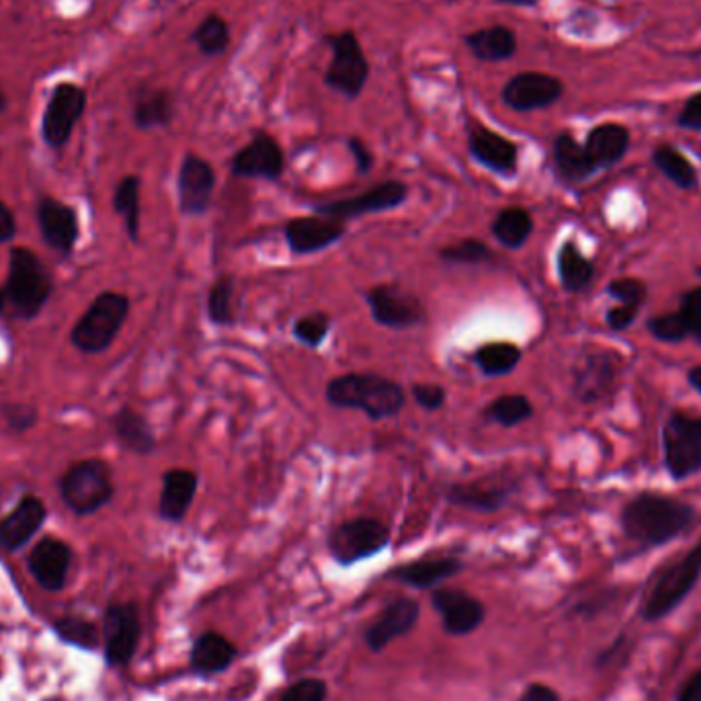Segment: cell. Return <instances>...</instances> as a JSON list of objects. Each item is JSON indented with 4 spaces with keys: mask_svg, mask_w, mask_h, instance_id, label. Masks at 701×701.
<instances>
[{
    "mask_svg": "<svg viewBox=\"0 0 701 701\" xmlns=\"http://www.w3.org/2000/svg\"><path fill=\"white\" fill-rule=\"evenodd\" d=\"M9 299H7V292L4 290H0V314L4 310V304H7Z\"/></svg>",
    "mask_w": 701,
    "mask_h": 701,
    "instance_id": "57",
    "label": "cell"
},
{
    "mask_svg": "<svg viewBox=\"0 0 701 701\" xmlns=\"http://www.w3.org/2000/svg\"><path fill=\"white\" fill-rule=\"evenodd\" d=\"M677 701H701V669L687 679Z\"/></svg>",
    "mask_w": 701,
    "mask_h": 701,
    "instance_id": "54",
    "label": "cell"
},
{
    "mask_svg": "<svg viewBox=\"0 0 701 701\" xmlns=\"http://www.w3.org/2000/svg\"><path fill=\"white\" fill-rule=\"evenodd\" d=\"M687 382H689V386L696 389V392H698L701 396V365H696V368H691V370H689V374H687Z\"/></svg>",
    "mask_w": 701,
    "mask_h": 701,
    "instance_id": "55",
    "label": "cell"
},
{
    "mask_svg": "<svg viewBox=\"0 0 701 701\" xmlns=\"http://www.w3.org/2000/svg\"><path fill=\"white\" fill-rule=\"evenodd\" d=\"M646 328H648L651 337L660 343H683L686 339H689L686 323L681 320V316L677 312H665V314L648 318Z\"/></svg>",
    "mask_w": 701,
    "mask_h": 701,
    "instance_id": "45",
    "label": "cell"
},
{
    "mask_svg": "<svg viewBox=\"0 0 701 701\" xmlns=\"http://www.w3.org/2000/svg\"><path fill=\"white\" fill-rule=\"evenodd\" d=\"M87 105V94L75 84H60L47 103L46 115H44V140L52 148L64 146L78 120L82 117V111Z\"/></svg>",
    "mask_w": 701,
    "mask_h": 701,
    "instance_id": "18",
    "label": "cell"
},
{
    "mask_svg": "<svg viewBox=\"0 0 701 701\" xmlns=\"http://www.w3.org/2000/svg\"><path fill=\"white\" fill-rule=\"evenodd\" d=\"M630 142L632 136L625 125L608 122V124L592 127L587 134L585 148H587V155L591 156L597 171H603V169L608 171L625 158L630 150Z\"/></svg>",
    "mask_w": 701,
    "mask_h": 701,
    "instance_id": "27",
    "label": "cell"
},
{
    "mask_svg": "<svg viewBox=\"0 0 701 701\" xmlns=\"http://www.w3.org/2000/svg\"><path fill=\"white\" fill-rule=\"evenodd\" d=\"M467 152L484 169L500 177H513L519 167V146L484 125L467 132Z\"/></svg>",
    "mask_w": 701,
    "mask_h": 701,
    "instance_id": "21",
    "label": "cell"
},
{
    "mask_svg": "<svg viewBox=\"0 0 701 701\" xmlns=\"http://www.w3.org/2000/svg\"><path fill=\"white\" fill-rule=\"evenodd\" d=\"M328 44L332 47V60L325 77L328 87L344 99H358L370 78V63L358 35L353 32L330 35Z\"/></svg>",
    "mask_w": 701,
    "mask_h": 701,
    "instance_id": "11",
    "label": "cell"
},
{
    "mask_svg": "<svg viewBox=\"0 0 701 701\" xmlns=\"http://www.w3.org/2000/svg\"><path fill=\"white\" fill-rule=\"evenodd\" d=\"M439 259L445 265L478 267L493 263L497 259V255L480 238H462V240L439 250Z\"/></svg>",
    "mask_w": 701,
    "mask_h": 701,
    "instance_id": "41",
    "label": "cell"
},
{
    "mask_svg": "<svg viewBox=\"0 0 701 701\" xmlns=\"http://www.w3.org/2000/svg\"><path fill=\"white\" fill-rule=\"evenodd\" d=\"M115 486L103 460H84L70 467L60 480V495L70 511L93 515L113 499Z\"/></svg>",
    "mask_w": 701,
    "mask_h": 701,
    "instance_id": "8",
    "label": "cell"
},
{
    "mask_svg": "<svg viewBox=\"0 0 701 701\" xmlns=\"http://www.w3.org/2000/svg\"><path fill=\"white\" fill-rule=\"evenodd\" d=\"M663 455L672 480L681 483L701 472V417L672 410L663 427Z\"/></svg>",
    "mask_w": 701,
    "mask_h": 701,
    "instance_id": "7",
    "label": "cell"
},
{
    "mask_svg": "<svg viewBox=\"0 0 701 701\" xmlns=\"http://www.w3.org/2000/svg\"><path fill=\"white\" fill-rule=\"evenodd\" d=\"M327 683L320 679H304L285 691L281 701H325Z\"/></svg>",
    "mask_w": 701,
    "mask_h": 701,
    "instance_id": "49",
    "label": "cell"
},
{
    "mask_svg": "<svg viewBox=\"0 0 701 701\" xmlns=\"http://www.w3.org/2000/svg\"><path fill=\"white\" fill-rule=\"evenodd\" d=\"M564 84L558 77L545 72L515 75L502 89V103L517 113L547 110L561 101Z\"/></svg>",
    "mask_w": 701,
    "mask_h": 701,
    "instance_id": "17",
    "label": "cell"
},
{
    "mask_svg": "<svg viewBox=\"0 0 701 701\" xmlns=\"http://www.w3.org/2000/svg\"><path fill=\"white\" fill-rule=\"evenodd\" d=\"M410 396L427 412H437L441 410L448 403V389L441 384H431V382H417L410 386Z\"/></svg>",
    "mask_w": 701,
    "mask_h": 701,
    "instance_id": "47",
    "label": "cell"
},
{
    "mask_svg": "<svg viewBox=\"0 0 701 701\" xmlns=\"http://www.w3.org/2000/svg\"><path fill=\"white\" fill-rule=\"evenodd\" d=\"M113 207L124 218L125 233L138 242L140 236V179L129 174L115 189Z\"/></svg>",
    "mask_w": 701,
    "mask_h": 701,
    "instance_id": "40",
    "label": "cell"
},
{
    "mask_svg": "<svg viewBox=\"0 0 701 701\" xmlns=\"http://www.w3.org/2000/svg\"><path fill=\"white\" fill-rule=\"evenodd\" d=\"M103 636H105V656L110 665L115 667L127 665L134 658L138 640H140V615L136 606L132 603L111 606L105 615Z\"/></svg>",
    "mask_w": 701,
    "mask_h": 701,
    "instance_id": "19",
    "label": "cell"
},
{
    "mask_svg": "<svg viewBox=\"0 0 701 701\" xmlns=\"http://www.w3.org/2000/svg\"><path fill=\"white\" fill-rule=\"evenodd\" d=\"M623 372V358L613 349H585L573 363V396L583 405L609 400L618 388Z\"/></svg>",
    "mask_w": 701,
    "mask_h": 701,
    "instance_id": "4",
    "label": "cell"
},
{
    "mask_svg": "<svg viewBox=\"0 0 701 701\" xmlns=\"http://www.w3.org/2000/svg\"><path fill=\"white\" fill-rule=\"evenodd\" d=\"M236 658V646L216 632H205L195 640L191 651V669L203 677L218 675L228 669Z\"/></svg>",
    "mask_w": 701,
    "mask_h": 701,
    "instance_id": "30",
    "label": "cell"
},
{
    "mask_svg": "<svg viewBox=\"0 0 701 701\" xmlns=\"http://www.w3.org/2000/svg\"><path fill=\"white\" fill-rule=\"evenodd\" d=\"M4 108H7V97H4V93H2V89H0V113H2V110H4Z\"/></svg>",
    "mask_w": 701,
    "mask_h": 701,
    "instance_id": "58",
    "label": "cell"
},
{
    "mask_svg": "<svg viewBox=\"0 0 701 701\" xmlns=\"http://www.w3.org/2000/svg\"><path fill=\"white\" fill-rule=\"evenodd\" d=\"M4 292L16 314L23 318H33L46 306L47 297L52 294V278L33 250L23 247L11 250Z\"/></svg>",
    "mask_w": 701,
    "mask_h": 701,
    "instance_id": "5",
    "label": "cell"
},
{
    "mask_svg": "<svg viewBox=\"0 0 701 701\" xmlns=\"http://www.w3.org/2000/svg\"><path fill=\"white\" fill-rule=\"evenodd\" d=\"M535 408L525 394H500L483 410L486 421L495 422L502 429H515L530 421Z\"/></svg>",
    "mask_w": 701,
    "mask_h": 701,
    "instance_id": "37",
    "label": "cell"
},
{
    "mask_svg": "<svg viewBox=\"0 0 701 701\" xmlns=\"http://www.w3.org/2000/svg\"><path fill=\"white\" fill-rule=\"evenodd\" d=\"M365 304L375 325L389 330H410L421 327L427 320L421 297L394 283H380L368 290Z\"/></svg>",
    "mask_w": 701,
    "mask_h": 701,
    "instance_id": "10",
    "label": "cell"
},
{
    "mask_svg": "<svg viewBox=\"0 0 701 701\" xmlns=\"http://www.w3.org/2000/svg\"><path fill=\"white\" fill-rule=\"evenodd\" d=\"M347 146H349V152L355 160V169H358L359 174H370L372 169H374L375 160L372 150L368 148V144L359 140V138H349Z\"/></svg>",
    "mask_w": 701,
    "mask_h": 701,
    "instance_id": "51",
    "label": "cell"
},
{
    "mask_svg": "<svg viewBox=\"0 0 701 701\" xmlns=\"http://www.w3.org/2000/svg\"><path fill=\"white\" fill-rule=\"evenodd\" d=\"M347 230V222L314 214L287 219L283 226V238L292 255L308 257L341 242Z\"/></svg>",
    "mask_w": 701,
    "mask_h": 701,
    "instance_id": "14",
    "label": "cell"
},
{
    "mask_svg": "<svg viewBox=\"0 0 701 701\" xmlns=\"http://www.w3.org/2000/svg\"><path fill=\"white\" fill-rule=\"evenodd\" d=\"M556 271L564 292L568 294L585 292L595 280V263L583 255L575 240L562 242L556 255Z\"/></svg>",
    "mask_w": 701,
    "mask_h": 701,
    "instance_id": "32",
    "label": "cell"
},
{
    "mask_svg": "<svg viewBox=\"0 0 701 701\" xmlns=\"http://www.w3.org/2000/svg\"><path fill=\"white\" fill-rule=\"evenodd\" d=\"M46 521V507L37 497H23L11 513L0 521V545L19 550L32 540Z\"/></svg>",
    "mask_w": 701,
    "mask_h": 701,
    "instance_id": "25",
    "label": "cell"
},
{
    "mask_svg": "<svg viewBox=\"0 0 701 701\" xmlns=\"http://www.w3.org/2000/svg\"><path fill=\"white\" fill-rule=\"evenodd\" d=\"M519 701H561L558 693L552 687L542 686V683H533L528 687Z\"/></svg>",
    "mask_w": 701,
    "mask_h": 701,
    "instance_id": "53",
    "label": "cell"
},
{
    "mask_svg": "<svg viewBox=\"0 0 701 701\" xmlns=\"http://www.w3.org/2000/svg\"><path fill=\"white\" fill-rule=\"evenodd\" d=\"M513 493V478L505 476L502 472H493L484 474L480 478L448 484L443 488V499L457 509L488 515L505 509Z\"/></svg>",
    "mask_w": 701,
    "mask_h": 701,
    "instance_id": "13",
    "label": "cell"
},
{
    "mask_svg": "<svg viewBox=\"0 0 701 701\" xmlns=\"http://www.w3.org/2000/svg\"><path fill=\"white\" fill-rule=\"evenodd\" d=\"M419 615H421V606L415 599L392 601L388 608L380 613V618L370 625V630L365 632L368 646L374 653L384 651L389 642L408 634L417 625Z\"/></svg>",
    "mask_w": 701,
    "mask_h": 701,
    "instance_id": "23",
    "label": "cell"
},
{
    "mask_svg": "<svg viewBox=\"0 0 701 701\" xmlns=\"http://www.w3.org/2000/svg\"><path fill=\"white\" fill-rule=\"evenodd\" d=\"M193 39L205 56H219L230 46V27L224 16H205L193 33Z\"/></svg>",
    "mask_w": 701,
    "mask_h": 701,
    "instance_id": "42",
    "label": "cell"
},
{
    "mask_svg": "<svg viewBox=\"0 0 701 701\" xmlns=\"http://www.w3.org/2000/svg\"><path fill=\"white\" fill-rule=\"evenodd\" d=\"M39 228L47 245L63 255H70L78 240V219L66 203L47 197L39 203Z\"/></svg>",
    "mask_w": 701,
    "mask_h": 701,
    "instance_id": "26",
    "label": "cell"
},
{
    "mask_svg": "<svg viewBox=\"0 0 701 701\" xmlns=\"http://www.w3.org/2000/svg\"><path fill=\"white\" fill-rule=\"evenodd\" d=\"M406 200H408V185L403 181L389 179V181L377 183L374 188L359 193L355 197L314 203L312 210H314V214L347 222V219H358L363 216H374V214L398 210Z\"/></svg>",
    "mask_w": 701,
    "mask_h": 701,
    "instance_id": "12",
    "label": "cell"
},
{
    "mask_svg": "<svg viewBox=\"0 0 701 701\" xmlns=\"http://www.w3.org/2000/svg\"><path fill=\"white\" fill-rule=\"evenodd\" d=\"M330 328H332V318L327 312H310L299 316L294 323L292 337L306 349H320L327 341Z\"/></svg>",
    "mask_w": 701,
    "mask_h": 701,
    "instance_id": "43",
    "label": "cell"
},
{
    "mask_svg": "<svg viewBox=\"0 0 701 701\" xmlns=\"http://www.w3.org/2000/svg\"><path fill=\"white\" fill-rule=\"evenodd\" d=\"M467 49L483 63H505L517 52V35L505 25L484 27L464 37Z\"/></svg>",
    "mask_w": 701,
    "mask_h": 701,
    "instance_id": "31",
    "label": "cell"
},
{
    "mask_svg": "<svg viewBox=\"0 0 701 701\" xmlns=\"http://www.w3.org/2000/svg\"><path fill=\"white\" fill-rule=\"evenodd\" d=\"M696 521V509L665 495L642 493L622 511V530L627 540L646 547L669 544L683 535Z\"/></svg>",
    "mask_w": 701,
    "mask_h": 701,
    "instance_id": "1",
    "label": "cell"
},
{
    "mask_svg": "<svg viewBox=\"0 0 701 701\" xmlns=\"http://www.w3.org/2000/svg\"><path fill=\"white\" fill-rule=\"evenodd\" d=\"M389 528L374 517H355L328 533V552L341 566L368 561L389 544Z\"/></svg>",
    "mask_w": 701,
    "mask_h": 701,
    "instance_id": "9",
    "label": "cell"
},
{
    "mask_svg": "<svg viewBox=\"0 0 701 701\" xmlns=\"http://www.w3.org/2000/svg\"><path fill=\"white\" fill-rule=\"evenodd\" d=\"M677 314L686 323L689 337H696L698 341H701V285L681 294Z\"/></svg>",
    "mask_w": 701,
    "mask_h": 701,
    "instance_id": "46",
    "label": "cell"
},
{
    "mask_svg": "<svg viewBox=\"0 0 701 701\" xmlns=\"http://www.w3.org/2000/svg\"><path fill=\"white\" fill-rule=\"evenodd\" d=\"M470 359L484 377H505L517 370L523 359V351L519 344L499 341L480 344Z\"/></svg>",
    "mask_w": 701,
    "mask_h": 701,
    "instance_id": "35",
    "label": "cell"
},
{
    "mask_svg": "<svg viewBox=\"0 0 701 701\" xmlns=\"http://www.w3.org/2000/svg\"><path fill=\"white\" fill-rule=\"evenodd\" d=\"M216 183H218L216 171L205 158L185 155L179 169V179H177L181 214L188 218L205 216L214 200Z\"/></svg>",
    "mask_w": 701,
    "mask_h": 701,
    "instance_id": "15",
    "label": "cell"
},
{
    "mask_svg": "<svg viewBox=\"0 0 701 701\" xmlns=\"http://www.w3.org/2000/svg\"><path fill=\"white\" fill-rule=\"evenodd\" d=\"M656 169L663 172L675 188L691 191L700 185V172L679 148L660 144L653 152Z\"/></svg>",
    "mask_w": 701,
    "mask_h": 701,
    "instance_id": "36",
    "label": "cell"
},
{
    "mask_svg": "<svg viewBox=\"0 0 701 701\" xmlns=\"http://www.w3.org/2000/svg\"><path fill=\"white\" fill-rule=\"evenodd\" d=\"M200 488V476L189 467H171L162 476L158 515L169 523H181L188 517Z\"/></svg>",
    "mask_w": 701,
    "mask_h": 701,
    "instance_id": "22",
    "label": "cell"
},
{
    "mask_svg": "<svg viewBox=\"0 0 701 701\" xmlns=\"http://www.w3.org/2000/svg\"><path fill=\"white\" fill-rule=\"evenodd\" d=\"M502 4H511V7H535L540 0H497Z\"/></svg>",
    "mask_w": 701,
    "mask_h": 701,
    "instance_id": "56",
    "label": "cell"
},
{
    "mask_svg": "<svg viewBox=\"0 0 701 701\" xmlns=\"http://www.w3.org/2000/svg\"><path fill=\"white\" fill-rule=\"evenodd\" d=\"M234 294H236V280L230 273H222L212 283V290L207 294L205 310L212 325L216 327H234L236 325V310H234Z\"/></svg>",
    "mask_w": 701,
    "mask_h": 701,
    "instance_id": "38",
    "label": "cell"
},
{
    "mask_svg": "<svg viewBox=\"0 0 701 701\" xmlns=\"http://www.w3.org/2000/svg\"><path fill=\"white\" fill-rule=\"evenodd\" d=\"M129 299L124 294L105 292L94 297L89 310L72 328V343L82 353H103L125 325Z\"/></svg>",
    "mask_w": 701,
    "mask_h": 701,
    "instance_id": "6",
    "label": "cell"
},
{
    "mask_svg": "<svg viewBox=\"0 0 701 701\" xmlns=\"http://www.w3.org/2000/svg\"><path fill=\"white\" fill-rule=\"evenodd\" d=\"M490 233L500 247L509 250L523 249L533 234V218L525 207L511 205L500 210L490 224Z\"/></svg>",
    "mask_w": 701,
    "mask_h": 701,
    "instance_id": "33",
    "label": "cell"
},
{
    "mask_svg": "<svg viewBox=\"0 0 701 701\" xmlns=\"http://www.w3.org/2000/svg\"><path fill=\"white\" fill-rule=\"evenodd\" d=\"M325 396L328 405L339 410H359L374 422L398 417L406 406L405 388L396 380L372 372L332 377Z\"/></svg>",
    "mask_w": 701,
    "mask_h": 701,
    "instance_id": "2",
    "label": "cell"
},
{
    "mask_svg": "<svg viewBox=\"0 0 701 701\" xmlns=\"http://www.w3.org/2000/svg\"><path fill=\"white\" fill-rule=\"evenodd\" d=\"M113 431L127 452L148 455L156 450V437L150 422L132 408H122L113 417Z\"/></svg>",
    "mask_w": 701,
    "mask_h": 701,
    "instance_id": "34",
    "label": "cell"
},
{
    "mask_svg": "<svg viewBox=\"0 0 701 701\" xmlns=\"http://www.w3.org/2000/svg\"><path fill=\"white\" fill-rule=\"evenodd\" d=\"M16 233L15 216L7 207V203L0 202V242H9Z\"/></svg>",
    "mask_w": 701,
    "mask_h": 701,
    "instance_id": "52",
    "label": "cell"
},
{
    "mask_svg": "<svg viewBox=\"0 0 701 701\" xmlns=\"http://www.w3.org/2000/svg\"><path fill=\"white\" fill-rule=\"evenodd\" d=\"M230 171L238 179L280 181L285 172V152L271 134L257 132L252 140L234 155Z\"/></svg>",
    "mask_w": 701,
    "mask_h": 701,
    "instance_id": "16",
    "label": "cell"
},
{
    "mask_svg": "<svg viewBox=\"0 0 701 701\" xmlns=\"http://www.w3.org/2000/svg\"><path fill=\"white\" fill-rule=\"evenodd\" d=\"M464 568V562L455 556H441V558H422V561L408 562L403 566L392 568L386 578L398 580L415 589H433L443 580L455 577Z\"/></svg>",
    "mask_w": 701,
    "mask_h": 701,
    "instance_id": "28",
    "label": "cell"
},
{
    "mask_svg": "<svg viewBox=\"0 0 701 701\" xmlns=\"http://www.w3.org/2000/svg\"><path fill=\"white\" fill-rule=\"evenodd\" d=\"M70 562H72V552L68 544H64L56 538H47L33 547L30 570L44 589L60 591L68 577Z\"/></svg>",
    "mask_w": 701,
    "mask_h": 701,
    "instance_id": "24",
    "label": "cell"
},
{
    "mask_svg": "<svg viewBox=\"0 0 701 701\" xmlns=\"http://www.w3.org/2000/svg\"><path fill=\"white\" fill-rule=\"evenodd\" d=\"M608 296L620 302L623 308H630L640 314L648 297V287L638 278H618V280L609 281Z\"/></svg>",
    "mask_w": 701,
    "mask_h": 701,
    "instance_id": "44",
    "label": "cell"
},
{
    "mask_svg": "<svg viewBox=\"0 0 701 701\" xmlns=\"http://www.w3.org/2000/svg\"><path fill=\"white\" fill-rule=\"evenodd\" d=\"M701 577V544L658 568L644 595L642 615L646 622H660L686 601Z\"/></svg>",
    "mask_w": 701,
    "mask_h": 701,
    "instance_id": "3",
    "label": "cell"
},
{
    "mask_svg": "<svg viewBox=\"0 0 701 701\" xmlns=\"http://www.w3.org/2000/svg\"><path fill=\"white\" fill-rule=\"evenodd\" d=\"M174 115L172 94L167 91H144L136 101L134 120L142 129L167 127Z\"/></svg>",
    "mask_w": 701,
    "mask_h": 701,
    "instance_id": "39",
    "label": "cell"
},
{
    "mask_svg": "<svg viewBox=\"0 0 701 701\" xmlns=\"http://www.w3.org/2000/svg\"><path fill=\"white\" fill-rule=\"evenodd\" d=\"M677 124L689 132H701V91L691 94L677 117Z\"/></svg>",
    "mask_w": 701,
    "mask_h": 701,
    "instance_id": "50",
    "label": "cell"
},
{
    "mask_svg": "<svg viewBox=\"0 0 701 701\" xmlns=\"http://www.w3.org/2000/svg\"><path fill=\"white\" fill-rule=\"evenodd\" d=\"M431 603L443 620V627L452 636H467L484 622L483 601L462 589H437Z\"/></svg>",
    "mask_w": 701,
    "mask_h": 701,
    "instance_id": "20",
    "label": "cell"
},
{
    "mask_svg": "<svg viewBox=\"0 0 701 701\" xmlns=\"http://www.w3.org/2000/svg\"><path fill=\"white\" fill-rule=\"evenodd\" d=\"M56 630L63 634L64 638L75 642L78 646L93 648L97 644V630H94L93 623H89L87 620L66 618V620L58 622Z\"/></svg>",
    "mask_w": 701,
    "mask_h": 701,
    "instance_id": "48",
    "label": "cell"
},
{
    "mask_svg": "<svg viewBox=\"0 0 701 701\" xmlns=\"http://www.w3.org/2000/svg\"><path fill=\"white\" fill-rule=\"evenodd\" d=\"M552 156L558 177L568 185L585 183L597 172L591 156L587 155L585 144H580L570 132H562L556 136Z\"/></svg>",
    "mask_w": 701,
    "mask_h": 701,
    "instance_id": "29",
    "label": "cell"
}]
</instances>
